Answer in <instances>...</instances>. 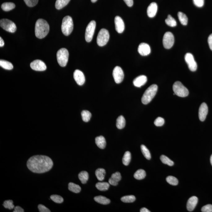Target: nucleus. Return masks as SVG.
<instances>
[{
    "instance_id": "30",
    "label": "nucleus",
    "mask_w": 212,
    "mask_h": 212,
    "mask_svg": "<svg viewBox=\"0 0 212 212\" xmlns=\"http://www.w3.org/2000/svg\"><path fill=\"white\" fill-rule=\"evenodd\" d=\"M146 175V172L144 170L139 169L134 174V178L138 180L144 179Z\"/></svg>"
},
{
    "instance_id": "45",
    "label": "nucleus",
    "mask_w": 212,
    "mask_h": 212,
    "mask_svg": "<svg viewBox=\"0 0 212 212\" xmlns=\"http://www.w3.org/2000/svg\"><path fill=\"white\" fill-rule=\"evenodd\" d=\"M201 210L202 212H212V205L208 204L205 206L202 207Z\"/></svg>"
},
{
    "instance_id": "3",
    "label": "nucleus",
    "mask_w": 212,
    "mask_h": 212,
    "mask_svg": "<svg viewBox=\"0 0 212 212\" xmlns=\"http://www.w3.org/2000/svg\"><path fill=\"white\" fill-rule=\"evenodd\" d=\"M158 86L152 84L146 90L142 97L141 102L144 105H147L151 101L155 96L158 90Z\"/></svg>"
},
{
    "instance_id": "39",
    "label": "nucleus",
    "mask_w": 212,
    "mask_h": 212,
    "mask_svg": "<svg viewBox=\"0 0 212 212\" xmlns=\"http://www.w3.org/2000/svg\"><path fill=\"white\" fill-rule=\"evenodd\" d=\"M160 160L162 163L165 164L169 166H172L174 164V162L166 156L162 155L161 156Z\"/></svg>"
},
{
    "instance_id": "1",
    "label": "nucleus",
    "mask_w": 212,
    "mask_h": 212,
    "mask_svg": "<svg viewBox=\"0 0 212 212\" xmlns=\"http://www.w3.org/2000/svg\"><path fill=\"white\" fill-rule=\"evenodd\" d=\"M53 166V162L50 158L44 155L32 156L27 162V166L32 172L43 173L49 171Z\"/></svg>"
},
{
    "instance_id": "22",
    "label": "nucleus",
    "mask_w": 212,
    "mask_h": 212,
    "mask_svg": "<svg viewBox=\"0 0 212 212\" xmlns=\"http://www.w3.org/2000/svg\"><path fill=\"white\" fill-rule=\"evenodd\" d=\"M95 142L97 147L101 149H105L106 147V140L103 136L96 137L95 139Z\"/></svg>"
},
{
    "instance_id": "14",
    "label": "nucleus",
    "mask_w": 212,
    "mask_h": 212,
    "mask_svg": "<svg viewBox=\"0 0 212 212\" xmlns=\"http://www.w3.org/2000/svg\"><path fill=\"white\" fill-rule=\"evenodd\" d=\"M74 77L76 82L79 85L81 86L84 84L85 79L82 71L79 70H76L74 73Z\"/></svg>"
},
{
    "instance_id": "53",
    "label": "nucleus",
    "mask_w": 212,
    "mask_h": 212,
    "mask_svg": "<svg viewBox=\"0 0 212 212\" xmlns=\"http://www.w3.org/2000/svg\"><path fill=\"white\" fill-rule=\"evenodd\" d=\"M210 163H211V164L212 166V154L211 156H210Z\"/></svg>"
},
{
    "instance_id": "11",
    "label": "nucleus",
    "mask_w": 212,
    "mask_h": 212,
    "mask_svg": "<svg viewBox=\"0 0 212 212\" xmlns=\"http://www.w3.org/2000/svg\"><path fill=\"white\" fill-rule=\"evenodd\" d=\"M185 59L190 71H196L197 68V64L192 54L189 53H187L185 55Z\"/></svg>"
},
{
    "instance_id": "12",
    "label": "nucleus",
    "mask_w": 212,
    "mask_h": 212,
    "mask_svg": "<svg viewBox=\"0 0 212 212\" xmlns=\"http://www.w3.org/2000/svg\"><path fill=\"white\" fill-rule=\"evenodd\" d=\"M113 76L115 82L119 84L123 81L124 74L122 68L119 67H115L113 71Z\"/></svg>"
},
{
    "instance_id": "21",
    "label": "nucleus",
    "mask_w": 212,
    "mask_h": 212,
    "mask_svg": "<svg viewBox=\"0 0 212 212\" xmlns=\"http://www.w3.org/2000/svg\"><path fill=\"white\" fill-rule=\"evenodd\" d=\"M121 179V174L119 172H116L112 174L111 177L110 178L109 182L110 185L113 186H116L118 185V182Z\"/></svg>"
},
{
    "instance_id": "9",
    "label": "nucleus",
    "mask_w": 212,
    "mask_h": 212,
    "mask_svg": "<svg viewBox=\"0 0 212 212\" xmlns=\"http://www.w3.org/2000/svg\"><path fill=\"white\" fill-rule=\"evenodd\" d=\"M96 27V23L94 20H92L88 25L86 29L85 38L86 41L90 42L93 39Z\"/></svg>"
},
{
    "instance_id": "37",
    "label": "nucleus",
    "mask_w": 212,
    "mask_h": 212,
    "mask_svg": "<svg viewBox=\"0 0 212 212\" xmlns=\"http://www.w3.org/2000/svg\"><path fill=\"white\" fill-rule=\"evenodd\" d=\"M166 24L171 27H175L177 25L176 20L171 15H168L167 18L165 20Z\"/></svg>"
},
{
    "instance_id": "16",
    "label": "nucleus",
    "mask_w": 212,
    "mask_h": 212,
    "mask_svg": "<svg viewBox=\"0 0 212 212\" xmlns=\"http://www.w3.org/2000/svg\"><path fill=\"white\" fill-rule=\"evenodd\" d=\"M115 22L116 31L119 33L123 32L125 29V24L122 19L117 16L115 17Z\"/></svg>"
},
{
    "instance_id": "8",
    "label": "nucleus",
    "mask_w": 212,
    "mask_h": 212,
    "mask_svg": "<svg viewBox=\"0 0 212 212\" xmlns=\"http://www.w3.org/2000/svg\"><path fill=\"white\" fill-rule=\"evenodd\" d=\"M0 25L4 30L10 33H14L17 30L15 24L8 19H1L0 21Z\"/></svg>"
},
{
    "instance_id": "15",
    "label": "nucleus",
    "mask_w": 212,
    "mask_h": 212,
    "mask_svg": "<svg viewBox=\"0 0 212 212\" xmlns=\"http://www.w3.org/2000/svg\"><path fill=\"white\" fill-rule=\"evenodd\" d=\"M208 108L205 103H203L200 105L199 110V118L200 121H204L206 119L208 114Z\"/></svg>"
},
{
    "instance_id": "7",
    "label": "nucleus",
    "mask_w": 212,
    "mask_h": 212,
    "mask_svg": "<svg viewBox=\"0 0 212 212\" xmlns=\"http://www.w3.org/2000/svg\"><path fill=\"white\" fill-rule=\"evenodd\" d=\"M110 35L109 32L105 29H102L99 32L97 37V42L100 46H103L107 44L109 40Z\"/></svg>"
},
{
    "instance_id": "17",
    "label": "nucleus",
    "mask_w": 212,
    "mask_h": 212,
    "mask_svg": "<svg viewBox=\"0 0 212 212\" xmlns=\"http://www.w3.org/2000/svg\"><path fill=\"white\" fill-rule=\"evenodd\" d=\"M150 48L148 44L144 42L140 44L138 48V52L142 56H147L150 54Z\"/></svg>"
},
{
    "instance_id": "27",
    "label": "nucleus",
    "mask_w": 212,
    "mask_h": 212,
    "mask_svg": "<svg viewBox=\"0 0 212 212\" xmlns=\"http://www.w3.org/2000/svg\"><path fill=\"white\" fill-rule=\"evenodd\" d=\"M68 189L71 192L78 193L81 191V188L80 185L72 182H70L68 184Z\"/></svg>"
},
{
    "instance_id": "25",
    "label": "nucleus",
    "mask_w": 212,
    "mask_h": 212,
    "mask_svg": "<svg viewBox=\"0 0 212 212\" xmlns=\"http://www.w3.org/2000/svg\"><path fill=\"white\" fill-rule=\"evenodd\" d=\"M95 174H96V177H97L98 180L100 181H102L104 179L106 171H105L104 169L99 168V169L96 170Z\"/></svg>"
},
{
    "instance_id": "28",
    "label": "nucleus",
    "mask_w": 212,
    "mask_h": 212,
    "mask_svg": "<svg viewBox=\"0 0 212 212\" xmlns=\"http://www.w3.org/2000/svg\"><path fill=\"white\" fill-rule=\"evenodd\" d=\"M71 0H57L55 4V8L58 10H60L64 8L69 2Z\"/></svg>"
},
{
    "instance_id": "41",
    "label": "nucleus",
    "mask_w": 212,
    "mask_h": 212,
    "mask_svg": "<svg viewBox=\"0 0 212 212\" xmlns=\"http://www.w3.org/2000/svg\"><path fill=\"white\" fill-rule=\"evenodd\" d=\"M51 199L54 202L58 204H61L63 202V198L60 196L58 195H52L50 196Z\"/></svg>"
},
{
    "instance_id": "6",
    "label": "nucleus",
    "mask_w": 212,
    "mask_h": 212,
    "mask_svg": "<svg viewBox=\"0 0 212 212\" xmlns=\"http://www.w3.org/2000/svg\"><path fill=\"white\" fill-rule=\"evenodd\" d=\"M173 90L174 93L179 97H187L189 93L188 89L180 81H176L174 83Z\"/></svg>"
},
{
    "instance_id": "42",
    "label": "nucleus",
    "mask_w": 212,
    "mask_h": 212,
    "mask_svg": "<svg viewBox=\"0 0 212 212\" xmlns=\"http://www.w3.org/2000/svg\"><path fill=\"white\" fill-rule=\"evenodd\" d=\"M3 206L5 208L11 210L14 208V205L13 204V201L11 200H6L3 204Z\"/></svg>"
},
{
    "instance_id": "52",
    "label": "nucleus",
    "mask_w": 212,
    "mask_h": 212,
    "mask_svg": "<svg viewBox=\"0 0 212 212\" xmlns=\"http://www.w3.org/2000/svg\"><path fill=\"white\" fill-rule=\"evenodd\" d=\"M4 42L2 38L0 37V46L2 47L4 46Z\"/></svg>"
},
{
    "instance_id": "44",
    "label": "nucleus",
    "mask_w": 212,
    "mask_h": 212,
    "mask_svg": "<svg viewBox=\"0 0 212 212\" xmlns=\"http://www.w3.org/2000/svg\"><path fill=\"white\" fill-rule=\"evenodd\" d=\"M165 120L163 118L161 117H158L156 119L154 122V125L157 127L162 126L164 125Z\"/></svg>"
},
{
    "instance_id": "10",
    "label": "nucleus",
    "mask_w": 212,
    "mask_h": 212,
    "mask_svg": "<svg viewBox=\"0 0 212 212\" xmlns=\"http://www.w3.org/2000/svg\"><path fill=\"white\" fill-rule=\"evenodd\" d=\"M175 38L173 34L171 32H167L164 35L163 44L166 49H170L173 46Z\"/></svg>"
},
{
    "instance_id": "23",
    "label": "nucleus",
    "mask_w": 212,
    "mask_h": 212,
    "mask_svg": "<svg viewBox=\"0 0 212 212\" xmlns=\"http://www.w3.org/2000/svg\"><path fill=\"white\" fill-rule=\"evenodd\" d=\"M94 200L96 202L103 205L109 204L110 202V200L109 199L102 196L95 197Z\"/></svg>"
},
{
    "instance_id": "4",
    "label": "nucleus",
    "mask_w": 212,
    "mask_h": 212,
    "mask_svg": "<svg viewBox=\"0 0 212 212\" xmlns=\"http://www.w3.org/2000/svg\"><path fill=\"white\" fill-rule=\"evenodd\" d=\"M74 28V24L72 18L69 16H67L63 19L61 30L64 35L68 36L72 32Z\"/></svg>"
},
{
    "instance_id": "40",
    "label": "nucleus",
    "mask_w": 212,
    "mask_h": 212,
    "mask_svg": "<svg viewBox=\"0 0 212 212\" xmlns=\"http://www.w3.org/2000/svg\"><path fill=\"white\" fill-rule=\"evenodd\" d=\"M166 181L168 183L172 185H176L178 184V179L173 176H168L166 178Z\"/></svg>"
},
{
    "instance_id": "2",
    "label": "nucleus",
    "mask_w": 212,
    "mask_h": 212,
    "mask_svg": "<svg viewBox=\"0 0 212 212\" xmlns=\"http://www.w3.org/2000/svg\"><path fill=\"white\" fill-rule=\"evenodd\" d=\"M49 25L46 20L39 19L35 26V35L39 39H42L46 37L49 31Z\"/></svg>"
},
{
    "instance_id": "54",
    "label": "nucleus",
    "mask_w": 212,
    "mask_h": 212,
    "mask_svg": "<svg viewBox=\"0 0 212 212\" xmlns=\"http://www.w3.org/2000/svg\"><path fill=\"white\" fill-rule=\"evenodd\" d=\"M92 2H95L97 1V0H91Z\"/></svg>"
},
{
    "instance_id": "43",
    "label": "nucleus",
    "mask_w": 212,
    "mask_h": 212,
    "mask_svg": "<svg viewBox=\"0 0 212 212\" xmlns=\"http://www.w3.org/2000/svg\"><path fill=\"white\" fill-rule=\"evenodd\" d=\"M28 6L32 7L35 6L38 2L39 0H24Z\"/></svg>"
},
{
    "instance_id": "13",
    "label": "nucleus",
    "mask_w": 212,
    "mask_h": 212,
    "mask_svg": "<svg viewBox=\"0 0 212 212\" xmlns=\"http://www.w3.org/2000/svg\"><path fill=\"white\" fill-rule=\"evenodd\" d=\"M30 67L33 70L37 71H43L46 70V66L44 63L40 60H36L31 63Z\"/></svg>"
},
{
    "instance_id": "48",
    "label": "nucleus",
    "mask_w": 212,
    "mask_h": 212,
    "mask_svg": "<svg viewBox=\"0 0 212 212\" xmlns=\"http://www.w3.org/2000/svg\"><path fill=\"white\" fill-rule=\"evenodd\" d=\"M124 1L128 6L131 7L133 5V0H124Z\"/></svg>"
},
{
    "instance_id": "51",
    "label": "nucleus",
    "mask_w": 212,
    "mask_h": 212,
    "mask_svg": "<svg viewBox=\"0 0 212 212\" xmlns=\"http://www.w3.org/2000/svg\"><path fill=\"white\" fill-rule=\"evenodd\" d=\"M140 212H150V210H147V208H145V207H143V208H141L140 210Z\"/></svg>"
},
{
    "instance_id": "26",
    "label": "nucleus",
    "mask_w": 212,
    "mask_h": 212,
    "mask_svg": "<svg viewBox=\"0 0 212 212\" xmlns=\"http://www.w3.org/2000/svg\"><path fill=\"white\" fill-rule=\"evenodd\" d=\"M125 119L123 115H120L116 120V127L119 129H123L125 126Z\"/></svg>"
},
{
    "instance_id": "31",
    "label": "nucleus",
    "mask_w": 212,
    "mask_h": 212,
    "mask_svg": "<svg viewBox=\"0 0 212 212\" xmlns=\"http://www.w3.org/2000/svg\"><path fill=\"white\" fill-rule=\"evenodd\" d=\"M15 4L12 2H5L2 4L1 8L4 11H8L15 8Z\"/></svg>"
},
{
    "instance_id": "35",
    "label": "nucleus",
    "mask_w": 212,
    "mask_h": 212,
    "mask_svg": "<svg viewBox=\"0 0 212 212\" xmlns=\"http://www.w3.org/2000/svg\"><path fill=\"white\" fill-rule=\"evenodd\" d=\"M141 149L142 153L144 155V157L148 160H150L151 159V155L149 150H148L145 145H142L141 146Z\"/></svg>"
},
{
    "instance_id": "32",
    "label": "nucleus",
    "mask_w": 212,
    "mask_h": 212,
    "mask_svg": "<svg viewBox=\"0 0 212 212\" xmlns=\"http://www.w3.org/2000/svg\"><path fill=\"white\" fill-rule=\"evenodd\" d=\"M178 17L180 22L183 25H186L188 23V18L186 15L182 12L178 13Z\"/></svg>"
},
{
    "instance_id": "33",
    "label": "nucleus",
    "mask_w": 212,
    "mask_h": 212,
    "mask_svg": "<svg viewBox=\"0 0 212 212\" xmlns=\"http://www.w3.org/2000/svg\"><path fill=\"white\" fill-rule=\"evenodd\" d=\"M131 153L129 151L126 152L123 158V163L125 166H128L131 162Z\"/></svg>"
},
{
    "instance_id": "50",
    "label": "nucleus",
    "mask_w": 212,
    "mask_h": 212,
    "mask_svg": "<svg viewBox=\"0 0 212 212\" xmlns=\"http://www.w3.org/2000/svg\"><path fill=\"white\" fill-rule=\"evenodd\" d=\"M24 210L20 206H17L15 207L14 212H24Z\"/></svg>"
},
{
    "instance_id": "47",
    "label": "nucleus",
    "mask_w": 212,
    "mask_h": 212,
    "mask_svg": "<svg viewBox=\"0 0 212 212\" xmlns=\"http://www.w3.org/2000/svg\"><path fill=\"white\" fill-rule=\"evenodd\" d=\"M38 208L39 211L40 212H50V210L49 209L47 208L45 206L42 204H39L38 206Z\"/></svg>"
},
{
    "instance_id": "24",
    "label": "nucleus",
    "mask_w": 212,
    "mask_h": 212,
    "mask_svg": "<svg viewBox=\"0 0 212 212\" xmlns=\"http://www.w3.org/2000/svg\"><path fill=\"white\" fill-rule=\"evenodd\" d=\"M109 183L105 182H98L96 185L97 189L102 191H107L109 189Z\"/></svg>"
},
{
    "instance_id": "49",
    "label": "nucleus",
    "mask_w": 212,
    "mask_h": 212,
    "mask_svg": "<svg viewBox=\"0 0 212 212\" xmlns=\"http://www.w3.org/2000/svg\"><path fill=\"white\" fill-rule=\"evenodd\" d=\"M208 42L210 49L212 51V33L209 37Z\"/></svg>"
},
{
    "instance_id": "19",
    "label": "nucleus",
    "mask_w": 212,
    "mask_h": 212,
    "mask_svg": "<svg viewBox=\"0 0 212 212\" xmlns=\"http://www.w3.org/2000/svg\"><path fill=\"white\" fill-rule=\"evenodd\" d=\"M158 6L155 2H152L148 7L147 14L148 16L150 18L155 17L157 13Z\"/></svg>"
},
{
    "instance_id": "34",
    "label": "nucleus",
    "mask_w": 212,
    "mask_h": 212,
    "mask_svg": "<svg viewBox=\"0 0 212 212\" xmlns=\"http://www.w3.org/2000/svg\"><path fill=\"white\" fill-rule=\"evenodd\" d=\"M0 66L6 70H11L13 68V65L11 63L4 60H0Z\"/></svg>"
},
{
    "instance_id": "46",
    "label": "nucleus",
    "mask_w": 212,
    "mask_h": 212,
    "mask_svg": "<svg viewBox=\"0 0 212 212\" xmlns=\"http://www.w3.org/2000/svg\"><path fill=\"white\" fill-rule=\"evenodd\" d=\"M195 5L197 7H202L204 5V0H193Z\"/></svg>"
},
{
    "instance_id": "29",
    "label": "nucleus",
    "mask_w": 212,
    "mask_h": 212,
    "mask_svg": "<svg viewBox=\"0 0 212 212\" xmlns=\"http://www.w3.org/2000/svg\"><path fill=\"white\" fill-rule=\"evenodd\" d=\"M78 178L81 181L82 184H85L87 183L89 178L88 173L85 171L80 172L78 175Z\"/></svg>"
},
{
    "instance_id": "38",
    "label": "nucleus",
    "mask_w": 212,
    "mask_h": 212,
    "mask_svg": "<svg viewBox=\"0 0 212 212\" xmlns=\"http://www.w3.org/2000/svg\"><path fill=\"white\" fill-rule=\"evenodd\" d=\"M121 200L124 203H132L135 201L136 198L133 195L126 196L122 197Z\"/></svg>"
},
{
    "instance_id": "18",
    "label": "nucleus",
    "mask_w": 212,
    "mask_h": 212,
    "mask_svg": "<svg viewBox=\"0 0 212 212\" xmlns=\"http://www.w3.org/2000/svg\"><path fill=\"white\" fill-rule=\"evenodd\" d=\"M198 202V198L193 196L191 197L188 200L187 204V210L189 211H192L195 208Z\"/></svg>"
},
{
    "instance_id": "36",
    "label": "nucleus",
    "mask_w": 212,
    "mask_h": 212,
    "mask_svg": "<svg viewBox=\"0 0 212 212\" xmlns=\"http://www.w3.org/2000/svg\"><path fill=\"white\" fill-rule=\"evenodd\" d=\"M82 118L84 122H88L90 120L91 118L92 115L89 111L88 110H83L81 113Z\"/></svg>"
},
{
    "instance_id": "20",
    "label": "nucleus",
    "mask_w": 212,
    "mask_h": 212,
    "mask_svg": "<svg viewBox=\"0 0 212 212\" xmlns=\"http://www.w3.org/2000/svg\"><path fill=\"white\" fill-rule=\"evenodd\" d=\"M147 77L145 76L141 75L136 78L133 81V84L136 87H140L147 83Z\"/></svg>"
},
{
    "instance_id": "5",
    "label": "nucleus",
    "mask_w": 212,
    "mask_h": 212,
    "mask_svg": "<svg viewBox=\"0 0 212 212\" xmlns=\"http://www.w3.org/2000/svg\"><path fill=\"white\" fill-rule=\"evenodd\" d=\"M69 53L65 48L59 50L57 52V58L58 63L60 66L65 67L68 63Z\"/></svg>"
}]
</instances>
